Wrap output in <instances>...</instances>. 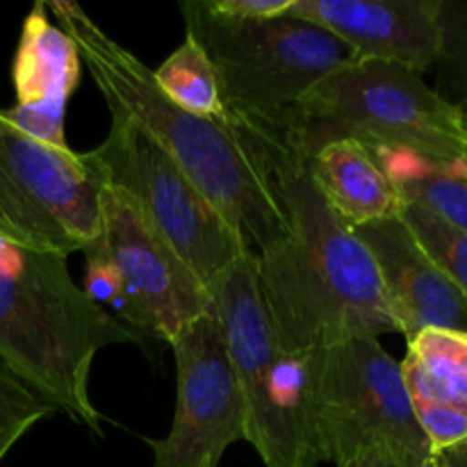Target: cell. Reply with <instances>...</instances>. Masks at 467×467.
I'll return each mask as SVG.
<instances>
[{"label": "cell", "instance_id": "obj_1", "mask_svg": "<svg viewBox=\"0 0 467 467\" xmlns=\"http://www.w3.org/2000/svg\"><path fill=\"white\" fill-rule=\"evenodd\" d=\"M267 164L285 233L258 255L260 295L285 351L308 354L354 337L401 333L372 255L315 187L290 135L235 126Z\"/></svg>", "mask_w": 467, "mask_h": 467}, {"label": "cell", "instance_id": "obj_2", "mask_svg": "<svg viewBox=\"0 0 467 467\" xmlns=\"http://www.w3.org/2000/svg\"><path fill=\"white\" fill-rule=\"evenodd\" d=\"M76 41L109 112L132 119L260 254L285 233V210L267 164L240 130L187 112L167 99L153 71L73 0L46 3Z\"/></svg>", "mask_w": 467, "mask_h": 467}, {"label": "cell", "instance_id": "obj_3", "mask_svg": "<svg viewBox=\"0 0 467 467\" xmlns=\"http://www.w3.org/2000/svg\"><path fill=\"white\" fill-rule=\"evenodd\" d=\"M141 337L73 283L67 255L0 240V365L73 422L100 433L89 395L96 354Z\"/></svg>", "mask_w": 467, "mask_h": 467}, {"label": "cell", "instance_id": "obj_4", "mask_svg": "<svg viewBox=\"0 0 467 467\" xmlns=\"http://www.w3.org/2000/svg\"><path fill=\"white\" fill-rule=\"evenodd\" d=\"M292 140L306 155L356 140L383 155H404L467 178V114L400 64L351 59L308 91Z\"/></svg>", "mask_w": 467, "mask_h": 467}, {"label": "cell", "instance_id": "obj_5", "mask_svg": "<svg viewBox=\"0 0 467 467\" xmlns=\"http://www.w3.org/2000/svg\"><path fill=\"white\" fill-rule=\"evenodd\" d=\"M228 358L244 400V441L265 467H317L327 461L315 420V351L295 354L276 342L263 295L258 255L233 263L210 287Z\"/></svg>", "mask_w": 467, "mask_h": 467}, {"label": "cell", "instance_id": "obj_6", "mask_svg": "<svg viewBox=\"0 0 467 467\" xmlns=\"http://www.w3.org/2000/svg\"><path fill=\"white\" fill-rule=\"evenodd\" d=\"M181 12L187 36L217 68L231 123L267 135L295 132L308 91L356 59L331 32L292 12L269 21H228L205 0H187Z\"/></svg>", "mask_w": 467, "mask_h": 467}, {"label": "cell", "instance_id": "obj_7", "mask_svg": "<svg viewBox=\"0 0 467 467\" xmlns=\"http://www.w3.org/2000/svg\"><path fill=\"white\" fill-rule=\"evenodd\" d=\"M105 185L96 150L32 140L0 109V240L46 254L85 251L100 233Z\"/></svg>", "mask_w": 467, "mask_h": 467}, {"label": "cell", "instance_id": "obj_8", "mask_svg": "<svg viewBox=\"0 0 467 467\" xmlns=\"http://www.w3.org/2000/svg\"><path fill=\"white\" fill-rule=\"evenodd\" d=\"M313 390L319 442L337 467L374 451L433 459L401 365L379 337H354L315 351Z\"/></svg>", "mask_w": 467, "mask_h": 467}, {"label": "cell", "instance_id": "obj_9", "mask_svg": "<svg viewBox=\"0 0 467 467\" xmlns=\"http://www.w3.org/2000/svg\"><path fill=\"white\" fill-rule=\"evenodd\" d=\"M94 150L108 185L135 203L144 222L208 292L233 263L251 251L240 231L132 119L112 114L109 135Z\"/></svg>", "mask_w": 467, "mask_h": 467}, {"label": "cell", "instance_id": "obj_10", "mask_svg": "<svg viewBox=\"0 0 467 467\" xmlns=\"http://www.w3.org/2000/svg\"><path fill=\"white\" fill-rule=\"evenodd\" d=\"M169 347L176 358V415L162 441H149L155 467H219L244 441L246 413L214 310L187 324Z\"/></svg>", "mask_w": 467, "mask_h": 467}, {"label": "cell", "instance_id": "obj_11", "mask_svg": "<svg viewBox=\"0 0 467 467\" xmlns=\"http://www.w3.org/2000/svg\"><path fill=\"white\" fill-rule=\"evenodd\" d=\"M85 251L108 258L121 274L141 319V333L169 342L213 310L203 283L160 240L121 190L105 185L100 233Z\"/></svg>", "mask_w": 467, "mask_h": 467}, {"label": "cell", "instance_id": "obj_12", "mask_svg": "<svg viewBox=\"0 0 467 467\" xmlns=\"http://www.w3.org/2000/svg\"><path fill=\"white\" fill-rule=\"evenodd\" d=\"M442 0H296L292 14L331 32L356 59L420 73L445 55Z\"/></svg>", "mask_w": 467, "mask_h": 467}, {"label": "cell", "instance_id": "obj_13", "mask_svg": "<svg viewBox=\"0 0 467 467\" xmlns=\"http://www.w3.org/2000/svg\"><path fill=\"white\" fill-rule=\"evenodd\" d=\"M372 255L401 336L427 328L467 333V299L420 246L400 214L356 228Z\"/></svg>", "mask_w": 467, "mask_h": 467}, {"label": "cell", "instance_id": "obj_14", "mask_svg": "<svg viewBox=\"0 0 467 467\" xmlns=\"http://www.w3.org/2000/svg\"><path fill=\"white\" fill-rule=\"evenodd\" d=\"M80 64L76 41L50 21L46 3H36L21 27L12 64L16 103L3 109L5 117L32 140L67 146L64 117L80 82Z\"/></svg>", "mask_w": 467, "mask_h": 467}, {"label": "cell", "instance_id": "obj_15", "mask_svg": "<svg viewBox=\"0 0 467 467\" xmlns=\"http://www.w3.org/2000/svg\"><path fill=\"white\" fill-rule=\"evenodd\" d=\"M406 342L401 377L433 459L467 447V333L427 328Z\"/></svg>", "mask_w": 467, "mask_h": 467}, {"label": "cell", "instance_id": "obj_16", "mask_svg": "<svg viewBox=\"0 0 467 467\" xmlns=\"http://www.w3.org/2000/svg\"><path fill=\"white\" fill-rule=\"evenodd\" d=\"M310 178L328 208L347 228L400 214L401 196L372 149L356 140H336L308 155Z\"/></svg>", "mask_w": 467, "mask_h": 467}, {"label": "cell", "instance_id": "obj_17", "mask_svg": "<svg viewBox=\"0 0 467 467\" xmlns=\"http://www.w3.org/2000/svg\"><path fill=\"white\" fill-rule=\"evenodd\" d=\"M153 78L167 99L182 109L233 126L217 68L194 39L185 36V41L160 64L158 71H153Z\"/></svg>", "mask_w": 467, "mask_h": 467}, {"label": "cell", "instance_id": "obj_18", "mask_svg": "<svg viewBox=\"0 0 467 467\" xmlns=\"http://www.w3.org/2000/svg\"><path fill=\"white\" fill-rule=\"evenodd\" d=\"M401 201H413L467 233V178L463 171L438 169L404 155L377 153Z\"/></svg>", "mask_w": 467, "mask_h": 467}, {"label": "cell", "instance_id": "obj_19", "mask_svg": "<svg viewBox=\"0 0 467 467\" xmlns=\"http://www.w3.org/2000/svg\"><path fill=\"white\" fill-rule=\"evenodd\" d=\"M400 217L441 272L467 299V233L413 201H401Z\"/></svg>", "mask_w": 467, "mask_h": 467}, {"label": "cell", "instance_id": "obj_20", "mask_svg": "<svg viewBox=\"0 0 467 467\" xmlns=\"http://www.w3.org/2000/svg\"><path fill=\"white\" fill-rule=\"evenodd\" d=\"M55 413L53 404L0 365V461L36 422Z\"/></svg>", "mask_w": 467, "mask_h": 467}, {"label": "cell", "instance_id": "obj_21", "mask_svg": "<svg viewBox=\"0 0 467 467\" xmlns=\"http://www.w3.org/2000/svg\"><path fill=\"white\" fill-rule=\"evenodd\" d=\"M85 295L94 304H99L100 308L103 306L112 308L119 317H123L126 327L141 333L140 313H137L135 304H132L130 295H128V287L123 283L119 269L108 258H103L100 254H94V251H85Z\"/></svg>", "mask_w": 467, "mask_h": 467}, {"label": "cell", "instance_id": "obj_22", "mask_svg": "<svg viewBox=\"0 0 467 467\" xmlns=\"http://www.w3.org/2000/svg\"><path fill=\"white\" fill-rule=\"evenodd\" d=\"M296 0H205V7L228 21H269L287 16Z\"/></svg>", "mask_w": 467, "mask_h": 467}, {"label": "cell", "instance_id": "obj_23", "mask_svg": "<svg viewBox=\"0 0 467 467\" xmlns=\"http://www.w3.org/2000/svg\"><path fill=\"white\" fill-rule=\"evenodd\" d=\"M442 27H445V55H456L467 71V5H445Z\"/></svg>", "mask_w": 467, "mask_h": 467}, {"label": "cell", "instance_id": "obj_24", "mask_svg": "<svg viewBox=\"0 0 467 467\" xmlns=\"http://www.w3.org/2000/svg\"><path fill=\"white\" fill-rule=\"evenodd\" d=\"M340 467H436V463H433V459L424 461L413 459V456L390 454V451H374V454H365Z\"/></svg>", "mask_w": 467, "mask_h": 467}, {"label": "cell", "instance_id": "obj_25", "mask_svg": "<svg viewBox=\"0 0 467 467\" xmlns=\"http://www.w3.org/2000/svg\"><path fill=\"white\" fill-rule=\"evenodd\" d=\"M433 463H436V467H467V447L436 456Z\"/></svg>", "mask_w": 467, "mask_h": 467}, {"label": "cell", "instance_id": "obj_26", "mask_svg": "<svg viewBox=\"0 0 467 467\" xmlns=\"http://www.w3.org/2000/svg\"><path fill=\"white\" fill-rule=\"evenodd\" d=\"M463 109H465V114H467V108H463Z\"/></svg>", "mask_w": 467, "mask_h": 467}]
</instances>
